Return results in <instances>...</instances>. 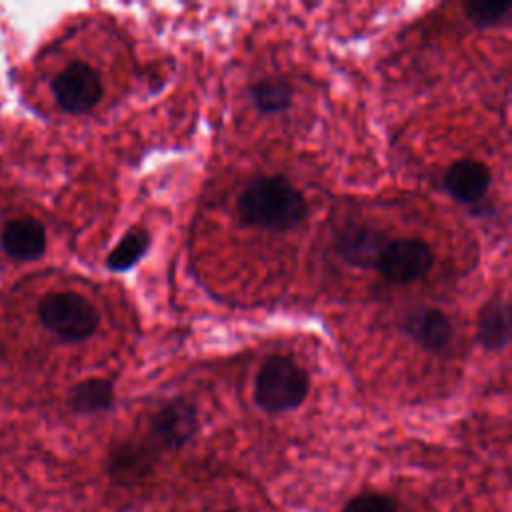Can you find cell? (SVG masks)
Instances as JSON below:
<instances>
[{
  "label": "cell",
  "mask_w": 512,
  "mask_h": 512,
  "mask_svg": "<svg viewBox=\"0 0 512 512\" xmlns=\"http://www.w3.org/2000/svg\"><path fill=\"white\" fill-rule=\"evenodd\" d=\"M250 98L254 106L264 114H276L290 106L292 102V86L288 80L272 76V78H260L250 88Z\"/></svg>",
  "instance_id": "9a60e30c"
},
{
  "label": "cell",
  "mask_w": 512,
  "mask_h": 512,
  "mask_svg": "<svg viewBox=\"0 0 512 512\" xmlns=\"http://www.w3.org/2000/svg\"><path fill=\"white\" fill-rule=\"evenodd\" d=\"M150 250V234L144 228H130L106 256L110 272H126L134 268Z\"/></svg>",
  "instance_id": "5bb4252c"
},
{
  "label": "cell",
  "mask_w": 512,
  "mask_h": 512,
  "mask_svg": "<svg viewBox=\"0 0 512 512\" xmlns=\"http://www.w3.org/2000/svg\"><path fill=\"white\" fill-rule=\"evenodd\" d=\"M402 332L432 354L444 352L454 336L450 318L436 308H420L410 312L402 322Z\"/></svg>",
  "instance_id": "8fae6325"
},
{
  "label": "cell",
  "mask_w": 512,
  "mask_h": 512,
  "mask_svg": "<svg viewBox=\"0 0 512 512\" xmlns=\"http://www.w3.org/2000/svg\"><path fill=\"white\" fill-rule=\"evenodd\" d=\"M42 326L66 344L88 340L100 326L96 306L78 292H50L38 302Z\"/></svg>",
  "instance_id": "3957f363"
},
{
  "label": "cell",
  "mask_w": 512,
  "mask_h": 512,
  "mask_svg": "<svg viewBox=\"0 0 512 512\" xmlns=\"http://www.w3.org/2000/svg\"><path fill=\"white\" fill-rule=\"evenodd\" d=\"M224 512H236V510H224Z\"/></svg>",
  "instance_id": "ac0fdd59"
},
{
  "label": "cell",
  "mask_w": 512,
  "mask_h": 512,
  "mask_svg": "<svg viewBox=\"0 0 512 512\" xmlns=\"http://www.w3.org/2000/svg\"><path fill=\"white\" fill-rule=\"evenodd\" d=\"M510 8L508 0H470L464 4V14L476 28H494L506 20Z\"/></svg>",
  "instance_id": "2e32d148"
},
{
  "label": "cell",
  "mask_w": 512,
  "mask_h": 512,
  "mask_svg": "<svg viewBox=\"0 0 512 512\" xmlns=\"http://www.w3.org/2000/svg\"><path fill=\"white\" fill-rule=\"evenodd\" d=\"M476 340L486 350H502L510 342V306L496 294L478 312Z\"/></svg>",
  "instance_id": "7c38bea8"
},
{
  "label": "cell",
  "mask_w": 512,
  "mask_h": 512,
  "mask_svg": "<svg viewBox=\"0 0 512 512\" xmlns=\"http://www.w3.org/2000/svg\"><path fill=\"white\" fill-rule=\"evenodd\" d=\"M310 392L308 372L290 356H268L254 378V404L268 414L296 410Z\"/></svg>",
  "instance_id": "7a4b0ae2"
},
{
  "label": "cell",
  "mask_w": 512,
  "mask_h": 512,
  "mask_svg": "<svg viewBox=\"0 0 512 512\" xmlns=\"http://www.w3.org/2000/svg\"><path fill=\"white\" fill-rule=\"evenodd\" d=\"M2 252L16 262H32L46 252V228L32 216L8 220L0 230Z\"/></svg>",
  "instance_id": "9c48e42d"
},
{
  "label": "cell",
  "mask_w": 512,
  "mask_h": 512,
  "mask_svg": "<svg viewBox=\"0 0 512 512\" xmlns=\"http://www.w3.org/2000/svg\"><path fill=\"white\" fill-rule=\"evenodd\" d=\"M198 432V412L192 402L174 398L166 402L150 420V434L160 448L176 450L188 444Z\"/></svg>",
  "instance_id": "8992f818"
},
{
  "label": "cell",
  "mask_w": 512,
  "mask_h": 512,
  "mask_svg": "<svg viewBox=\"0 0 512 512\" xmlns=\"http://www.w3.org/2000/svg\"><path fill=\"white\" fill-rule=\"evenodd\" d=\"M156 464V454L150 446L134 440H122L110 448L106 470L110 480L122 486L142 482Z\"/></svg>",
  "instance_id": "30bf717a"
},
{
  "label": "cell",
  "mask_w": 512,
  "mask_h": 512,
  "mask_svg": "<svg viewBox=\"0 0 512 512\" xmlns=\"http://www.w3.org/2000/svg\"><path fill=\"white\" fill-rule=\"evenodd\" d=\"M342 512H398L396 500L382 492H362L350 498Z\"/></svg>",
  "instance_id": "e0dca14e"
},
{
  "label": "cell",
  "mask_w": 512,
  "mask_h": 512,
  "mask_svg": "<svg viewBox=\"0 0 512 512\" xmlns=\"http://www.w3.org/2000/svg\"><path fill=\"white\" fill-rule=\"evenodd\" d=\"M490 168L476 158H460L452 162L442 178L444 192L462 204H474L482 200L490 188Z\"/></svg>",
  "instance_id": "ba28073f"
},
{
  "label": "cell",
  "mask_w": 512,
  "mask_h": 512,
  "mask_svg": "<svg viewBox=\"0 0 512 512\" xmlns=\"http://www.w3.org/2000/svg\"><path fill=\"white\" fill-rule=\"evenodd\" d=\"M432 264V250L424 240L394 238L386 242L374 268L390 284H410L424 278Z\"/></svg>",
  "instance_id": "277c9868"
},
{
  "label": "cell",
  "mask_w": 512,
  "mask_h": 512,
  "mask_svg": "<svg viewBox=\"0 0 512 512\" xmlns=\"http://www.w3.org/2000/svg\"><path fill=\"white\" fill-rule=\"evenodd\" d=\"M114 406V386L106 378H86L68 392V408L80 416L108 412Z\"/></svg>",
  "instance_id": "4fadbf2b"
},
{
  "label": "cell",
  "mask_w": 512,
  "mask_h": 512,
  "mask_svg": "<svg viewBox=\"0 0 512 512\" xmlns=\"http://www.w3.org/2000/svg\"><path fill=\"white\" fill-rule=\"evenodd\" d=\"M236 216L242 226L288 232L306 220L308 204L304 194L282 174L256 176L240 192Z\"/></svg>",
  "instance_id": "6da1fadb"
},
{
  "label": "cell",
  "mask_w": 512,
  "mask_h": 512,
  "mask_svg": "<svg viewBox=\"0 0 512 512\" xmlns=\"http://www.w3.org/2000/svg\"><path fill=\"white\" fill-rule=\"evenodd\" d=\"M388 236L364 222L342 224L334 234L336 254L354 268H374Z\"/></svg>",
  "instance_id": "52a82bcc"
},
{
  "label": "cell",
  "mask_w": 512,
  "mask_h": 512,
  "mask_svg": "<svg viewBox=\"0 0 512 512\" xmlns=\"http://www.w3.org/2000/svg\"><path fill=\"white\" fill-rule=\"evenodd\" d=\"M52 96L60 110L66 114H86L102 98L100 74L86 62L74 60L64 70H60L52 82Z\"/></svg>",
  "instance_id": "5b68a950"
}]
</instances>
